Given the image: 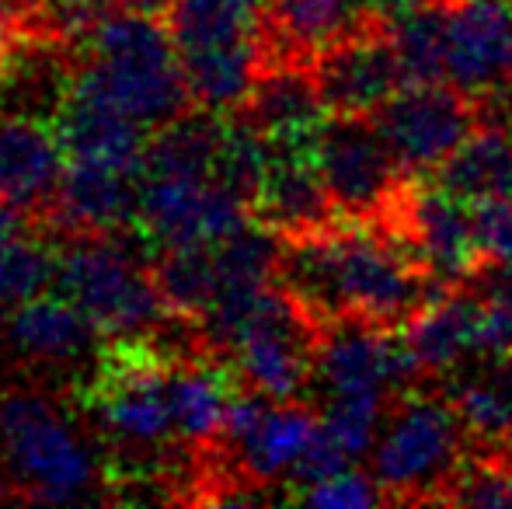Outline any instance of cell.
I'll list each match as a JSON object with an SVG mask.
<instances>
[{"label":"cell","mask_w":512,"mask_h":509,"mask_svg":"<svg viewBox=\"0 0 512 509\" xmlns=\"http://www.w3.org/2000/svg\"><path fill=\"white\" fill-rule=\"evenodd\" d=\"M373 4H377V11L384 14L387 21H394L398 14H405L418 4H429V0H373Z\"/></svg>","instance_id":"cell-35"},{"label":"cell","mask_w":512,"mask_h":509,"mask_svg":"<svg viewBox=\"0 0 512 509\" xmlns=\"http://www.w3.org/2000/svg\"><path fill=\"white\" fill-rule=\"evenodd\" d=\"M443 503L481 509L512 506V450L495 457V450L485 447V457H474V461L464 464V471L450 485Z\"/></svg>","instance_id":"cell-28"},{"label":"cell","mask_w":512,"mask_h":509,"mask_svg":"<svg viewBox=\"0 0 512 509\" xmlns=\"http://www.w3.org/2000/svg\"><path fill=\"white\" fill-rule=\"evenodd\" d=\"M4 499H18V492H14L11 478H7V471H0V503H4Z\"/></svg>","instance_id":"cell-36"},{"label":"cell","mask_w":512,"mask_h":509,"mask_svg":"<svg viewBox=\"0 0 512 509\" xmlns=\"http://www.w3.org/2000/svg\"><path fill=\"white\" fill-rule=\"evenodd\" d=\"M317 164L335 206L352 224L380 227L411 182L373 116H328L317 129Z\"/></svg>","instance_id":"cell-6"},{"label":"cell","mask_w":512,"mask_h":509,"mask_svg":"<svg viewBox=\"0 0 512 509\" xmlns=\"http://www.w3.org/2000/svg\"><path fill=\"white\" fill-rule=\"evenodd\" d=\"M269 140H307L328 123V105L317 91L310 63H283V67L262 70L248 102L237 109Z\"/></svg>","instance_id":"cell-18"},{"label":"cell","mask_w":512,"mask_h":509,"mask_svg":"<svg viewBox=\"0 0 512 509\" xmlns=\"http://www.w3.org/2000/svg\"><path fill=\"white\" fill-rule=\"evenodd\" d=\"M321 419L300 401H269L251 429L234 443H220L237 457V471L251 485H269L276 478H290L297 461L314 443Z\"/></svg>","instance_id":"cell-17"},{"label":"cell","mask_w":512,"mask_h":509,"mask_svg":"<svg viewBox=\"0 0 512 509\" xmlns=\"http://www.w3.org/2000/svg\"><path fill=\"white\" fill-rule=\"evenodd\" d=\"M77 63L150 133L196 109L168 21L157 14H112L88 39Z\"/></svg>","instance_id":"cell-1"},{"label":"cell","mask_w":512,"mask_h":509,"mask_svg":"<svg viewBox=\"0 0 512 509\" xmlns=\"http://www.w3.org/2000/svg\"><path fill=\"white\" fill-rule=\"evenodd\" d=\"M478 314L481 297H471L460 286H453L408 321L405 339L415 349L425 374H453L467 356H474Z\"/></svg>","instance_id":"cell-19"},{"label":"cell","mask_w":512,"mask_h":509,"mask_svg":"<svg viewBox=\"0 0 512 509\" xmlns=\"http://www.w3.org/2000/svg\"><path fill=\"white\" fill-rule=\"evenodd\" d=\"M56 265L60 245L49 241L46 231L0 245V307L39 297L49 283H56Z\"/></svg>","instance_id":"cell-26"},{"label":"cell","mask_w":512,"mask_h":509,"mask_svg":"<svg viewBox=\"0 0 512 509\" xmlns=\"http://www.w3.org/2000/svg\"><path fill=\"white\" fill-rule=\"evenodd\" d=\"M272 161L251 199V220L269 227L283 241L310 238L345 224L342 210L317 164V136L307 140H269Z\"/></svg>","instance_id":"cell-9"},{"label":"cell","mask_w":512,"mask_h":509,"mask_svg":"<svg viewBox=\"0 0 512 509\" xmlns=\"http://www.w3.org/2000/svg\"><path fill=\"white\" fill-rule=\"evenodd\" d=\"M223 129H227V116L209 109H189L185 116L171 119L168 126L150 133L143 175L213 178Z\"/></svg>","instance_id":"cell-22"},{"label":"cell","mask_w":512,"mask_h":509,"mask_svg":"<svg viewBox=\"0 0 512 509\" xmlns=\"http://www.w3.org/2000/svg\"><path fill=\"white\" fill-rule=\"evenodd\" d=\"M157 293L164 307L182 318H203L220 297V262H216V245H175L157 248L150 258Z\"/></svg>","instance_id":"cell-23"},{"label":"cell","mask_w":512,"mask_h":509,"mask_svg":"<svg viewBox=\"0 0 512 509\" xmlns=\"http://www.w3.org/2000/svg\"><path fill=\"white\" fill-rule=\"evenodd\" d=\"M140 210V178L91 161H67L46 231L56 238L133 231Z\"/></svg>","instance_id":"cell-15"},{"label":"cell","mask_w":512,"mask_h":509,"mask_svg":"<svg viewBox=\"0 0 512 509\" xmlns=\"http://www.w3.org/2000/svg\"><path fill=\"white\" fill-rule=\"evenodd\" d=\"M408 178H432L478 126V102L453 84H405L373 112Z\"/></svg>","instance_id":"cell-7"},{"label":"cell","mask_w":512,"mask_h":509,"mask_svg":"<svg viewBox=\"0 0 512 509\" xmlns=\"http://www.w3.org/2000/svg\"><path fill=\"white\" fill-rule=\"evenodd\" d=\"M405 84H450L446 49H450V0H429L391 21Z\"/></svg>","instance_id":"cell-24"},{"label":"cell","mask_w":512,"mask_h":509,"mask_svg":"<svg viewBox=\"0 0 512 509\" xmlns=\"http://www.w3.org/2000/svg\"><path fill=\"white\" fill-rule=\"evenodd\" d=\"M345 468H352V457L345 454V450L331 440L328 429L321 426L314 436V443L307 447V454L300 457L297 468H293L290 478H286V485H290V499H297L300 492L310 489V485H317V482H324V478L342 475Z\"/></svg>","instance_id":"cell-31"},{"label":"cell","mask_w":512,"mask_h":509,"mask_svg":"<svg viewBox=\"0 0 512 509\" xmlns=\"http://www.w3.org/2000/svg\"><path fill=\"white\" fill-rule=\"evenodd\" d=\"M21 39H35L28 32V0H0V63Z\"/></svg>","instance_id":"cell-33"},{"label":"cell","mask_w":512,"mask_h":509,"mask_svg":"<svg viewBox=\"0 0 512 509\" xmlns=\"http://www.w3.org/2000/svg\"><path fill=\"white\" fill-rule=\"evenodd\" d=\"M317 346L321 325L276 279L237 332L227 360L251 391L272 401H300V394L314 381Z\"/></svg>","instance_id":"cell-5"},{"label":"cell","mask_w":512,"mask_h":509,"mask_svg":"<svg viewBox=\"0 0 512 509\" xmlns=\"http://www.w3.org/2000/svg\"><path fill=\"white\" fill-rule=\"evenodd\" d=\"M387 21L373 0H265L262 70L283 63H310L321 49Z\"/></svg>","instance_id":"cell-12"},{"label":"cell","mask_w":512,"mask_h":509,"mask_svg":"<svg viewBox=\"0 0 512 509\" xmlns=\"http://www.w3.org/2000/svg\"><path fill=\"white\" fill-rule=\"evenodd\" d=\"M387 408H391V398H384V394H331L321 412V426L356 461L373 450L380 422L387 419Z\"/></svg>","instance_id":"cell-27"},{"label":"cell","mask_w":512,"mask_h":509,"mask_svg":"<svg viewBox=\"0 0 512 509\" xmlns=\"http://www.w3.org/2000/svg\"><path fill=\"white\" fill-rule=\"evenodd\" d=\"M67 161V147L49 119L0 116V203L25 210L39 220L42 231Z\"/></svg>","instance_id":"cell-13"},{"label":"cell","mask_w":512,"mask_h":509,"mask_svg":"<svg viewBox=\"0 0 512 509\" xmlns=\"http://www.w3.org/2000/svg\"><path fill=\"white\" fill-rule=\"evenodd\" d=\"M460 422L467 426L474 443L495 450V447H509L512 440V391L502 377L499 363L495 370L478 377H464V381H453L450 394Z\"/></svg>","instance_id":"cell-25"},{"label":"cell","mask_w":512,"mask_h":509,"mask_svg":"<svg viewBox=\"0 0 512 509\" xmlns=\"http://www.w3.org/2000/svg\"><path fill=\"white\" fill-rule=\"evenodd\" d=\"M297 499L310 506H324V509H363V506L387 503L377 478L363 475V471H352V468H345L342 475H335V478H324V482L310 485Z\"/></svg>","instance_id":"cell-29"},{"label":"cell","mask_w":512,"mask_h":509,"mask_svg":"<svg viewBox=\"0 0 512 509\" xmlns=\"http://www.w3.org/2000/svg\"><path fill=\"white\" fill-rule=\"evenodd\" d=\"M446 81L471 98L512 84V0H450Z\"/></svg>","instance_id":"cell-14"},{"label":"cell","mask_w":512,"mask_h":509,"mask_svg":"<svg viewBox=\"0 0 512 509\" xmlns=\"http://www.w3.org/2000/svg\"><path fill=\"white\" fill-rule=\"evenodd\" d=\"M84 234V238H56L60 265H56V290L70 297L91 321L102 339L143 335L168 318L161 293H157L150 258L133 252L129 234Z\"/></svg>","instance_id":"cell-4"},{"label":"cell","mask_w":512,"mask_h":509,"mask_svg":"<svg viewBox=\"0 0 512 509\" xmlns=\"http://www.w3.org/2000/svg\"><path fill=\"white\" fill-rule=\"evenodd\" d=\"M53 126L70 161L105 164V168L126 171L136 178L143 175L150 129L136 123L88 70H81V63H77L74 81L56 109Z\"/></svg>","instance_id":"cell-10"},{"label":"cell","mask_w":512,"mask_h":509,"mask_svg":"<svg viewBox=\"0 0 512 509\" xmlns=\"http://www.w3.org/2000/svg\"><path fill=\"white\" fill-rule=\"evenodd\" d=\"M0 464L32 503H77L98 489V461L53 398L32 387L0 391Z\"/></svg>","instance_id":"cell-2"},{"label":"cell","mask_w":512,"mask_h":509,"mask_svg":"<svg viewBox=\"0 0 512 509\" xmlns=\"http://www.w3.org/2000/svg\"><path fill=\"white\" fill-rule=\"evenodd\" d=\"M467 426L450 398L415 391L391 401L373 443V478L387 503H443L467 464Z\"/></svg>","instance_id":"cell-3"},{"label":"cell","mask_w":512,"mask_h":509,"mask_svg":"<svg viewBox=\"0 0 512 509\" xmlns=\"http://www.w3.org/2000/svg\"><path fill=\"white\" fill-rule=\"evenodd\" d=\"M171 4H175V0H122V7H126V11L157 14V18H164V14L171 11Z\"/></svg>","instance_id":"cell-34"},{"label":"cell","mask_w":512,"mask_h":509,"mask_svg":"<svg viewBox=\"0 0 512 509\" xmlns=\"http://www.w3.org/2000/svg\"><path fill=\"white\" fill-rule=\"evenodd\" d=\"M432 182L464 203L512 196V129L481 123L432 175Z\"/></svg>","instance_id":"cell-21"},{"label":"cell","mask_w":512,"mask_h":509,"mask_svg":"<svg viewBox=\"0 0 512 509\" xmlns=\"http://www.w3.org/2000/svg\"><path fill=\"white\" fill-rule=\"evenodd\" d=\"M95 339H102L98 325L63 293L21 300L4 321L7 349L32 367H67L88 356Z\"/></svg>","instance_id":"cell-16"},{"label":"cell","mask_w":512,"mask_h":509,"mask_svg":"<svg viewBox=\"0 0 512 509\" xmlns=\"http://www.w3.org/2000/svg\"><path fill=\"white\" fill-rule=\"evenodd\" d=\"M251 220V206L213 178L140 175V224L154 248L216 245Z\"/></svg>","instance_id":"cell-8"},{"label":"cell","mask_w":512,"mask_h":509,"mask_svg":"<svg viewBox=\"0 0 512 509\" xmlns=\"http://www.w3.org/2000/svg\"><path fill=\"white\" fill-rule=\"evenodd\" d=\"M474 234L485 265H512V196L474 203Z\"/></svg>","instance_id":"cell-30"},{"label":"cell","mask_w":512,"mask_h":509,"mask_svg":"<svg viewBox=\"0 0 512 509\" xmlns=\"http://www.w3.org/2000/svg\"><path fill=\"white\" fill-rule=\"evenodd\" d=\"M265 0H175L164 14L178 56L251 46L262 35Z\"/></svg>","instance_id":"cell-20"},{"label":"cell","mask_w":512,"mask_h":509,"mask_svg":"<svg viewBox=\"0 0 512 509\" xmlns=\"http://www.w3.org/2000/svg\"><path fill=\"white\" fill-rule=\"evenodd\" d=\"M474 356L488 363H502L512 356V300L499 293L481 297L478 335H474Z\"/></svg>","instance_id":"cell-32"},{"label":"cell","mask_w":512,"mask_h":509,"mask_svg":"<svg viewBox=\"0 0 512 509\" xmlns=\"http://www.w3.org/2000/svg\"><path fill=\"white\" fill-rule=\"evenodd\" d=\"M317 91L331 116H373L405 88L391 21L363 28L310 60Z\"/></svg>","instance_id":"cell-11"}]
</instances>
